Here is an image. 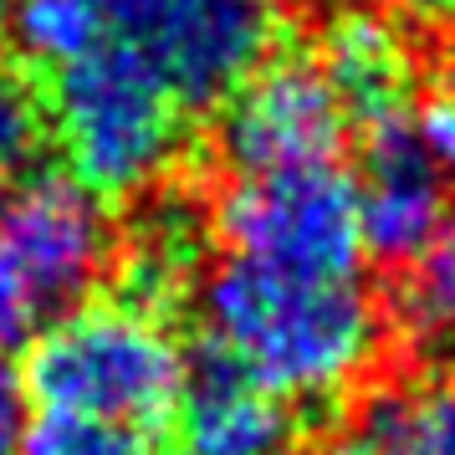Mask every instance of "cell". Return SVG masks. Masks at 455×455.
<instances>
[{
  "label": "cell",
  "instance_id": "3957f363",
  "mask_svg": "<svg viewBox=\"0 0 455 455\" xmlns=\"http://www.w3.org/2000/svg\"><path fill=\"white\" fill-rule=\"evenodd\" d=\"M118 267L108 200L72 169H31L0 195V348L87 307Z\"/></svg>",
  "mask_w": 455,
  "mask_h": 455
},
{
  "label": "cell",
  "instance_id": "d6986e66",
  "mask_svg": "<svg viewBox=\"0 0 455 455\" xmlns=\"http://www.w3.org/2000/svg\"><path fill=\"white\" fill-rule=\"evenodd\" d=\"M430 5H455V0H430Z\"/></svg>",
  "mask_w": 455,
  "mask_h": 455
},
{
  "label": "cell",
  "instance_id": "8fae6325",
  "mask_svg": "<svg viewBox=\"0 0 455 455\" xmlns=\"http://www.w3.org/2000/svg\"><path fill=\"white\" fill-rule=\"evenodd\" d=\"M348 435L369 455H455V379L373 389Z\"/></svg>",
  "mask_w": 455,
  "mask_h": 455
},
{
  "label": "cell",
  "instance_id": "5b68a950",
  "mask_svg": "<svg viewBox=\"0 0 455 455\" xmlns=\"http://www.w3.org/2000/svg\"><path fill=\"white\" fill-rule=\"evenodd\" d=\"M230 261L291 282H353L363 261L358 180L338 164L241 174L215 205Z\"/></svg>",
  "mask_w": 455,
  "mask_h": 455
},
{
  "label": "cell",
  "instance_id": "277c9868",
  "mask_svg": "<svg viewBox=\"0 0 455 455\" xmlns=\"http://www.w3.org/2000/svg\"><path fill=\"white\" fill-rule=\"evenodd\" d=\"M46 118L72 174L98 200L139 195L180 148V103L159 72L118 36L67 62L46 83Z\"/></svg>",
  "mask_w": 455,
  "mask_h": 455
},
{
  "label": "cell",
  "instance_id": "30bf717a",
  "mask_svg": "<svg viewBox=\"0 0 455 455\" xmlns=\"http://www.w3.org/2000/svg\"><path fill=\"white\" fill-rule=\"evenodd\" d=\"M323 72L332 92L343 98L348 118L373 124L399 113V87H404V42L399 26L379 5H343L328 21L323 36Z\"/></svg>",
  "mask_w": 455,
  "mask_h": 455
},
{
  "label": "cell",
  "instance_id": "9a60e30c",
  "mask_svg": "<svg viewBox=\"0 0 455 455\" xmlns=\"http://www.w3.org/2000/svg\"><path fill=\"white\" fill-rule=\"evenodd\" d=\"M42 133H46V118H42L36 92L21 77L0 72V195L16 185L21 174H31Z\"/></svg>",
  "mask_w": 455,
  "mask_h": 455
},
{
  "label": "cell",
  "instance_id": "2e32d148",
  "mask_svg": "<svg viewBox=\"0 0 455 455\" xmlns=\"http://www.w3.org/2000/svg\"><path fill=\"white\" fill-rule=\"evenodd\" d=\"M410 124H414V133H419L425 154H430V164L440 169V174H455V77L435 87Z\"/></svg>",
  "mask_w": 455,
  "mask_h": 455
},
{
  "label": "cell",
  "instance_id": "9c48e42d",
  "mask_svg": "<svg viewBox=\"0 0 455 455\" xmlns=\"http://www.w3.org/2000/svg\"><path fill=\"white\" fill-rule=\"evenodd\" d=\"M174 425L189 455H291L302 430L287 399L261 389L246 363L210 338L185 353V394Z\"/></svg>",
  "mask_w": 455,
  "mask_h": 455
},
{
  "label": "cell",
  "instance_id": "ba28073f",
  "mask_svg": "<svg viewBox=\"0 0 455 455\" xmlns=\"http://www.w3.org/2000/svg\"><path fill=\"white\" fill-rule=\"evenodd\" d=\"M445 220H451L445 174L430 164L410 118L389 113L363 124V189H358L363 251L404 271L445 230Z\"/></svg>",
  "mask_w": 455,
  "mask_h": 455
},
{
  "label": "cell",
  "instance_id": "52a82bcc",
  "mask_svg": "<svg viewBox=\"0 0 455 455\" xmlns=\"http://www.w3.org/2000/svg\"><path fill=\"white\" fill-rule=\"evenodd\" d=\"M348 108L312 57H276L230 92L220 118V154L241 174L338 164Z\"/></svg>",
  "mask_w": 455,
  "mask_h": 455
},
{
  "label": "cell",
  "instance_id": "4fadbf2b",
  "mask_svg": "<svg viewBox=\"0 0 455 455\" xmlns=\"http://www.w3.org/2000/svg\"><path fill=\"white\" fill-rule=\"evenodd\" d=\"M399 323L425 348H455V220L399 276Z\"/></svg>",
  "mask_w": 455,
  "mask_h": 455
},
{
  "label": "cell",
  "instance_id": "ac0fdd59",
  "mask_svg": "<svg viewBox=\"0 0 455 455\" xmlns=\"http://www.w3.org/2000/svg\"><path fill=\"white\" fill-rule=\"evenodd\" d=\"M312 455H369V451H363L353 435H338V440H323V445H317Z\"/></svg>",
  "mask_w": 455,
  "mask_h": 455
},
{
  "label": "cell",
  "instance_id": "5bb4252c",
  "mask_svg": "<svg viewBox=\"0 0 455 455\" xmlns=\"http://www.w3.org/2000/svg\"><path fill=\"white\" fill-rule=\"evenodd\" d=\"M16 455H144V440L118 430V425L83 419V414L42 410V419L21 430Z\"/></svg>",
  "mask_w": 455,
  "mask_h": 455
},
{
  "label": "cell",
  "instance_id": "6da1fadb",
  "mask_svg": "<svg viewBox=\"0 0 455 455\" xmlns=\"http://www.w3.org/2000/svg\"><path fill=\"white\" fill-rule=\"evenodd\" d=\"M205 338L287 404L348 389L379 353V312L358 282H291L220 261L200 287Z\"/></svg>",
  "mask_w": 455,
  "mask_h": 455
},
{
  "label": "cell",
  "instance_id": "7a4b0ae2",
  "mask_svg": "<svg viewBox=\"0 0 455 455\" xmlns=\"http://www.w3.org/2000/svg\"><path fill=\"white\" fill-rule=\"evenodd\" d=\"M21 384L42 410L118 425L148 445L180 419L185 348L148 307L87 302L31 338Z\"/></svg>",
  "mask_w": 455,
  "mask_h": 455
},
{
  "label": "cell",
  "instance_id": "ffe728a7",
  "mask_svg": "<svg viewBox=\"0 0 455 455\" xmlns=\"http://www.w3.org/2000/svg\"><path fill=\"white\" fill-rule=\"evenodd\" d=\"M0 36H5V16H0Z\"/></svg>",
  "mask_w": 455,
  "mask_h": 455
},
{
  "label": "cell",
  "instance_id": "8992f818",
  "mask_svg": "<svg viewBox=\"0 0 455 455\" xmlns=\"http://www.w3.org/2000/svg\"><path fill=\"white\" fill-rule=\"evenodd\" d=\"M108 36L133 46L180 108L226 103L271 62V0H108Z\"/></svg>",
  "mask_w": 455,
  "mask_h": 455
},
{
  "label": "cell",
  "instance_id": "7c38bea8",
  "mask_svg": "<svg viewBox=\"0 0 455 455\" xmlns=\"http://www.w3.org/2000/svg\"><path fill=\"white\" fill-rule=\"evenodd\" d=\"M5 36L16 42L21 62L52 77L108 42V0H16L5 16Z\"/></svg>",
  "mask_w": 455,
  "mask_h": 455
},
{
  "label": "cell",
  "instance_id": "e0dca14e",
  "mask_svg": "<svg viewBox=\"0 0 455 455\" xmlns=\"http://www.w3.org/2000/svg\"><path fill=\"white\" fill-rule=\"evenodd\" d=\"M26 430V384L11 348H0V455H16Z\"/></svg>",
  "mask_w": 455,
  "mask_h": 455
}]
</instances>
